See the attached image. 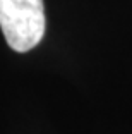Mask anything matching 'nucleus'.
<instances>
[{"label": "nucleus", "mask_w": 132, "mask_h": 134, "mask_svg": "<svg viewBox=\"0 0 132 134\" xmlns=\"http://www.w3.org/2000/svg\"><path fill=\"white\" fill-rule=\"evenodd\" d=\"M0 28L12 50L29 52L45 36L43 0H0Z\"/></svg>", "instance_id": "f257e3e1"}]
</instances>
